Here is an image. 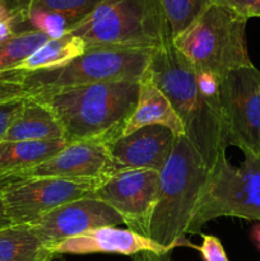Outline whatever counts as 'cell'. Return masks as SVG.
Instances as JSON below:
<instances>
[{"label": "cell", "instance_id": "6da1fadb", "mask_svg": "<svg viewBox=\"0 0 260 261\" xmlns=\"http://www.w3.org/2000/svg\"><path fill=\"white\" fill-rule=\"evenodd\" d=\"M147 74L168 99L183 124L184 135L212 172L226 158L229 145L219 98L201 94L196 86L195 69L172 41L152 51Z\"/></svg>", "mask_w": 260, "mask_h": 261}, {"label": "cell", "instance_id": "7a4b0ae2", "mask_svg": "<svg viewBox=\"0 0 260 261\" xmlns=\"http://www.w3.org/2000/svg\"><path fill=\"white\" fill-rule=\"evenodd\" d=\"M139 82L115 81L65 89L35 99L55 114L68 143L110 144L121 137L138 102Z\"/></svg>", "mask_w": 260, "mask_h": 261}, {"label": "cell", "instance_id": "3957f363", "mask_svg": "<svg viewBox=\"0 0 260 261\" xmlns=\"http://www.w3.org/2000/svg\"><path fill=\"white\" fill-rule=\"evenodd\" d=\"M211 171L185 135H177L160 171L158 195L147 237L167 252L188 244L185 236L208 186Z\"/></svg>", "mask_w": 260, "mask_h": 261}, {"label": "cell", "instance_id": "277c9868", "mask_svg": "<svg viewBox=\"0 0 260 261\" xmlns=\"http://www.w3.org/2000/svg\"><path fill=\"white\" fill-rule=\"evenodd\" d=\"M152 51L92 47L63 65L5 74L15 98H35L103 82H139L147 71Z\"/></svg>", "mask_w": 260, "mask_h": 261}, {"label": "cell", "instance_id": "5b68a950", "mask_svg": "<svg viewBox=\"0 0 260 261\" xmlns=\"http://www.w3.org/2000/svg\"><path fill=\"white\" fill-rule=\"evenodd\" d=\"M69 33L86 48L154 50L172 41L160 0H103Z\"/></svg>", "mask_w": 260, "mask_h": 261}, {"label": "cell", "instance_id": "8992f818", "mask_svg": "<svg viewBox=\"0 0 260 261\" xmlns=\"http://www.w3.org/2000/svg\"><path fill=\"white\" fill-rule=\"evenodd\" d=\"M247 20L213 3L173 46L196 71H208L221 81L232 71L254 65L247 51Z\"/></svg>", "mask_w": 260, "mask_h": 261}, {"label": "cell", "instance_id": "52a82bcc", "mask_svg": "<svg viewBox=\"0 0 260 261\" xmlns=\"http://www.w3.org/2000/svg\"><path fill=\"white\" fill-rule=\"evenodd\" d=\"M245 160L235 167L223 158L211 172L190 233L218 217H239L260 222V155L244 153Z\"/></svg>", "mask_w": 260, "mask_h": 261}, {"label": "cell", "instance_id": "ba28073f", "mask_svg": "<svg viewBox=\"0 0 260 261\" xmlns=\"http://www.w3.org/2000/svg\"><path fill=\"white\" fill-rule=\"evenodd\" d=\"M102 181L73 178H24L0 185L12 224H32L54 209L91 195Z\"/></svg>", "mask_w": 260, "mask_h": 261}, {"label": "cell", "instance_id": "9c48e42d", "mask_svg": "<svg viewBox=\"0 0 260 261\" xmlns=\"http://www.w3.org/2000/svg\"><path fill=\"white\" fill-rule=\"evenodd\" d=\"M219 105L228 144L260 155V70H235L219 82Z\"/></svg>", "mask_w": 260, "mask_h": 261}, {"label": "cell", "instance_id": "30bf717a", "mask_svg": "<svg viewBox=\"0 0 260 261\" xmlns=\"http://www.w3.org/2000/svg\"><path fill=\"white\" fill-rule=\"evenodd\" d=\"M158 182L160 172L154 170L117 171L105 178L91 196L116 211L127 228L147 237L157 201Z\"/></svg>", "mask_w": 260, "mask_h": 261}, {"label": "cell", "instance_id": "8fae6325", "mask_svg": "<svg viewBox=\"0 0 260 261\" xmlns=\"http://www.w3.org/2000/svg\"><path fill=\"white\" fill-rule=\"evenodd\" d=\"M117 172L103 142L83 140L68 143L58 154L30 170L9 176H0V185L24 178H73V180L103 181Z\"/></svg>", "mask_w": 260, "mask_h": 261}, {"label": "cell", "instance_id": "7c38bea8", "mask_svg": "<svg viewBox=\"0 0 260 261\" xmlns=\"http://www.w3.org/2000/svg\"><path fill=\"white\" fill-rule=\"evenodd\" d=\"M121 216L103 201L88 195L64 204L28 224L41 241L53 249L64 240L79 236L101 227L122 224Z\"/></svg>", "mask_w": 260, "mask_h": 261}, {"label": "cell", "instance_id": "4fadbf2b", "mask_svg": "<svg viewBox=\"0 0 260 261\" xmlns=\"http://www.w3.org/2000/svg\"><path fill=\"white\" fill-rule=\"evenodd\" d=\"M177 135L162 125H149L121 135L109 145L116 171L147 168L160 172Z\"/></svg>", "mask_w": 260, "mask_h": 261}, {"label": "cell", "instance_id": "5bb4252c", "mask_svg": "<svg viewBox=\"0 0 260 261\" xmlns=\"http://www.w3.org/2000/svg\"><path fill=\"white\" fill-rule=\"evenodd\" d=\"M55 255H87V254H120L135 256L140 252H153L162 256H171V252L148 237L140 236L132 229L116 227H101L79 236L64 240L51 249Z\"/></svg>", "mask_w": 260, "mask_h": 261}, {"label": "cell", "instance_id": "9a60e30c", "mask_svg": "<svg viewBox=\"0 0 260 261\" xmlns=\"http://www.w3.org/2000/svg\"><path fill=\"white\" fill-rule=\"evenodd\" d=\"M149 125H162L172 130L176 135H184V127L180 119L165 94L157 88L145 71L139 81L137 106L127 120L122 135L130 134Z\"/></svg>", "mask_w": 260, "mask_h": 261}, {"label": "cell", "instance_id": "2e32d148", "mask_svg": "<svg viewBox=\"0 0 260 261\" xmlns=\"http://www.w3.org/2000/svg\"><path fill=\"white\" fill-rule=\"evenodd\" d=\"M64 139V130L55 114L42 102L24 98L22 111L2 142H47Z\"/></svg>", "mask_w": 260, "mask_h": 261}, {"label": "cell", "instance_id": "e0dca14e", "mask_svg": "<svg viewBox=\"0 0 260 261\" xmlns=\"http://www.w3.org/2000/svg\"><path fill=\"white\" fill-rule=\"evenodd\" d=\"M68 145L65 139L47 142H0V176L30 170L50 160Z\"/></svg>", "mask_w": 260, "mask_h": 261}, {"label": "cell", "instance_id": "ac0fdd59", "mask_svg": "<svg viewBox=\"0 0 260 261\" xmlns=\"http://www.w3.org/2000/svg\"><path fill=\"white\" fill-rule=\"evenodd\" d=\"M56 256L28 224L0 229V261H53Z\"/></svg>", "mask_w": 260, "mask_h": 261}, {"label": "cell", "instance_id": "d6986e66", "mask_svg": "<svg viewBox=\"0 0 260 261\" xmlns=\"http://www.w3.org/2000/svg\"><path fill=\"white\" fill-rule=\"evenodd\" d=\"M84 51L86 45L83 41L71 33H66L60 38L48 40L13 70L35 71L40 69L54 68L78 58Z\"/></svg>", "mask_w": 260, "mask_h": 261}, {"label": "cell", "instance_id": "ffe728a7", "mask_svg": "<svg viewBox=\"0 0 260 261\" xmlns=\"http://www.w3.org/2000/svg\"><path fill=\"white\" fill-rule=\"evenodd\" d=\"M213 3L214 0H160L172 42L198 22Z\"/></svg>", "mask_w": 260, "mask_h": 261}, {"label": "cell", "instance_id": "44dd1931", "mask_svg": "<svg viewBox=\"0 0 260 261\" xmlns=\"http://www.w3.org/2000/svg\"><path fill=\"white\" fill-rule=\"evenodd\" d=\"M51 40L47 35L38 31L15 33L0 42V73L13 70L28 56L32 55L43 43Z\"/></svg>", "mask_w": 260, "mask_h": 261}, {"label": "cell", "instance_id": "7402d4cb", "mask_svg": "<svg viewBox=\"0 0 260 261\" xmlns=\"http://www.w3.org/2000/svg\"><path fill=\"white\" fill-rule=\"evenodd\" d=\"M102 2L103 0H35L30 9L59 13L64 15L74 28L86 19Z\"/></svg>", "mask_w": 260, "mask_h": 261}, {"label": "cell", "instance_id": "603a6c76", "mask_svg": "<svg viewBox=\"0 0 260 261\" xmlns=\"http://www.w3.org/2000/svg\"><path fill=\"white\" fill-rule=\"evenodd\" d=\"M23 105H24V98L0 101V142L17 119L19 112L22 111Z\"/></svg>", "mask_w": 260, "mask_h": 261}, {"label": "cell", "instance_id": "cb8c5ba5", "mask_svg": "<svg viewBox=\"0 0 260 261\" xmlns=\"http://www.w3.org/2000/svg\"><path fill=\"white\" fill-rule=\"evenodd\" d=\"M201 237H203V244L199 247V251L204 261H228L223 245L216 236L201 234Z\"/></svg>", "mask_w": 260, "mask_h": 261}, {"label": "cell", "instance_id": "d4e9b609", "mask_svg": "<svg viewBox=\"0 0 260 261\" xmlns=\"http://www.w3.org/2000/svg\"><path fill=\"white\" fill-rule=\"evenodd\" d=\"M214 3L235 10L246 19L260 17V0H214Z\"/></svg>", "mask_w": 260, "mask_h": 261}, {"label": "cell", "instance_id": "484cf974", "mask_svg": "<svg viewBox=\"0 0 260 261\" xmlns=\"http://www.w3.org/2000/svg\"><path fill=\"white\" fill-rule=\"evenodd\" d=\"M196 86L204 97L211 99L219 98V79L214 74L208 71H196L195 70Z\"/></svg>", "mask_w": 260, "mask_h": 261}, {"label": "cell", "instance_id": "4316f807", "mask_svg": "<svg viewBox=\"0 0 260 261\" xmlns=\"http://www.w3.org/2000/svg\"><path fill=\"white\" fill-rule=\"evenodd\" d=\"M15 15L0 4V42L15 35Z\"/></svg>", "mask_w": 260, "mask_h": 261}, {"label": "cell", "instance_id": "83f0119b", "mask_svg": "<svg viewBox=\"0 0 260 261\" xmlns=\"http://www.w3.org/2000/svg\"><path fill=\"white\" fill-rule=\"evenodd\" d=\"M33 3L35 0H0V4L15 17H23L30 10Z\"/></svg>", "mask_w": 260, "mask_h": 261}, {"label": "cell", "instance_id": "f1b7e54d", "mask_svg": "<svg viewBox=\"0 0 260 261\" xmlns=\"http://www.w3.org/2000/svg\"><path fill=\"white\" fill-rule=\"evenodd\" d=\"M10 221L7 216V212H5L4 201H3V195H2V189H0V229L4 228V227L10 226Z\"/></svg>", "mask_w": 260, "mask_h": 261}, {"label": "cell", "instance_id": "f546056e", "mask_svg": "<svg viewBox=\"0 0 260 261\" xmlns=\"http://www.w3.org/2000/svg\"><path fill=\"white\" fill-rule=\"evenodd\" d=\"M251 240L254 241L255 246L260 250V222L254 224L251 228Z\"/></svg>", "mask_w": 260, "mask_h": 261}]
</instances>
